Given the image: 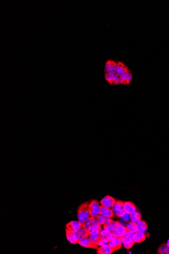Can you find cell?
I'll return each instance as SVG.
<instances>
[{"mask_svg":"<svg viewBox=\"0 0 169 254\" xmlns=\"http://www.w3.org/2000/svg\"><path fill=\"white\" fill-rule=\"evenodd\" d=\"M89 202H85L77 209L78 221L83 224L91 217L89 211Z\"/></svg>","mask_w":169,"mask_h":254,"instance_id":"1","label":"cell"},{"mask_svg":"<svg viewBox=\"0 0 169 254\" xmlns=\"http://www.w3.org/2000/svg\"><path fill=\"white\" fill-rule=\"evenodd\" d=\"M124 237H113L112 239L109 241L108 244L113 252L117 251L122 248L123 244Z\"/></svg>","mask_w":169,"mask_h":254,"instance_id":"2","label":"cell"},{"mask_svg":"<svg viewBox=\"0 0 169 254\" xmlns=\"http://www.w3.org/2000/svg\"><path fill=\"white\" fill-rule=\"evenodd\" d=\"M124 202L120 200H117L116 201L114 206L112 207V210L113 212L117 217H122L126 214L124 208Z\"/></svg>","mask_w":169,"mask_h":254,"instance_id":"3","label":"cell"},{"mask_svg":"<svg viewBox=\"0 0 169 254\" xmlns=\"http://www.w3.org/2000/svg\"><path fill=\"white\" fill-rule=\"evenodd\" d=\"M100 208L99 202L97 200L93 199L89 205L90 216L96 217L100 214Z\"/></svg>","mask_w":169,"mask_h":254,"instance_id":"4","label":"cell"},{"mask_svg":"<svg viewBox=\"0 0 169 254\" xmlns=\"http://www.w3.org/2000/svg\"><path fill=\"white\" fill-rule=\"evenodd\" d=\"M135 233L128 230L124 235V246L126 249H130L134 245L135 243L133 240V236Z\"/></svg>","mask_w":169,"mask_h":254,"instance_id":"5","label":"cell"},{"mask_svg":"<svg viewBox=\"0 0 169 254\" xmlns=\"http://www.w3.org/2000/svg\"><path fill=\"white\" fill-rule=\"evenodd\" d=\"M77 243H79L81 246H83L84 248H91V249H99L98 246L94 245L90 240L89 237L79 240Z\"/></svg>","mask_w":169,"mask_h":254,"instance_id":"6","label":"cell"},{"mask_svg":"<svg viewBox=\"0 0 169 254\" xmlns=\"http://www.w3.org/2000/svg\"><path fill=\"white\" fill-rule=\"evenodd\" d=\"M82 224L79 221H72L68 223L66 225V229L70 232H77L82 227Z\"/></svg>","mask_w":169,"mask_h":254,"instance_id":"7","label":"cell"},{"mask_svg":"<svg viewBox=\"0 0 169 254\" xmlns=\"http://www.w3.org/2000/svg\"><path fill=\"white\" fill-rule=\"evenodd\" d=\"M116 202V200L114 197L111 196L107 195L105 196L102 200L100 201V203L101 205H103L105 207H108L109 208H112L114 203Z\"/></svg>","mask_w":169,"mask_h":254,"instance_id":"8","label":"cell"},{"mask_svg":"<svg viewBox=\"0 0 169 254\" xmlns=\"http://www.w3.org/2000/svg\"><path fill=\"white\" fill-rule=\"evenodd\" d=\"M100 230H94L90 231V234L89 237L91 240L92 243L95 245L99 246L100 238L99 233Z\"/></svg>","mask_w":169,"mask_h":254,"instance_id":"9","label":"cell"},{"mask_svg":"<svg viewBox=\"0 0 169 254\" xmlns=\"http://www.w3.org/2000/svg\"><path fill=\"white\" fill-rule=\"evenodd\" d=\"M128 230L126 227L124 226L121 224H119L115 229L112 232V235L114 237H124L125 234L128 231Z\"/></svg>","mask_w":169,"mask_h":254,"instance_id":"10","label":"cell"},{"mask_svg":"<svg viewBox=\"0 0 169 254\" xmlns=\"http://www.w3.org/2000/svg\"><path fill=\"white\" fill-rule=\"evenodd\" d=\"M99 237L101 241L108 243L114 237L112 235V232H110L109 231L106 230L105 229L100 231Z\"/></svg>","mask_w":169,"mask_h":254,"instance_id":"11","label":"cell"},{"mask_svg":"<svg viewBox=\"0 0 169 254\" xmlns=\"http://www.w3.org/2000/svg\"><path fill=\"white\" fill-rule=\"evenodd\" d=\"M117 65V62L112 60H108L105 64V72L106 74H115Z\"/></svg>","mask_w":169,"mask_h":254,"instance_id":"12","label":"cell"},{"mask_svg":"<svg viewBox=\"0 0 169 254\" xmlns=\"http://www.w3.org/2000/svg\"><path fill=\"white\" fill-rule=\"evenodd\" d=\"M129 72V70L128 67L124 64L123 62H119L117 64V68L115 74L120 77V76L123 75L124 74Z\"/></svg>","mask_w":169,"mask_h":254,"instance_id":"13","label":"cell"},{"mask_svg":"<svg viewBox=\"0 0 169 254\" xmlns=\"http://www.w3.org/2000/svg\"><path fill=\"white\" fill-rule=\"evenodd\" d=\"M105 79L108 83L113 85H118L120 83V77L115 74H106Z\"/></svg>","mask_w":169,"mask_h":254,"instance_id":"14","label":"cell"},{"mask_svg":"<svg viewBox=\"0 0 169 254\" xmlns=\"http://www.w3.org/2000/svg\"><path fill=\"white\" fill-rule=\"evenodd\" d=\"M100 214L107 217H114L115 214H114L112 209L108 207L101 205L100 208Z\"/></svg>","mask_w":169,"mask_h":254,"instance_id":"15","label":"cell"},{"mask_svg":"<svg viewBox=\"0 0 169 254\" xmlns=\"http://www.w3.org/2000/svg\"><path fill=\"white\" fill-rule=\"evenodd\" d=\"M124 208L125 213L128 214H131L136 211V208L134 203L130 202H124Z\"/></svg>","mask_w":169,"mask_h":254,"instance_id":"16","label":"cell"},{"mask_svg":"<svg viewBox=\"0 0 169 254\" xmlns=\"http://www.w3.org/2000/svg\"><path fill=\"white\" fill-rule=\"evenodd\" d=\"M66 235H67V240L70 241V243L75 245L79 241V239L77 237V235L76 232H70L68 230L66 229Z\"/></svg>","mask_w":169,"mask_h":254,"instance_id":"17","label":"cell"},{"mask_svg":"<svg viewBox=\"0 0 169 254\" xmlns=\"http://www.w3.org/2000/svg\"><path fill=\"white\" fill-rule=\"evenodd\" d=\"M132 79V75L130 72L124 74L120 77V83L124 85H129Z\"/></svg>","mask_w":169,"mask_h":254,"instance_id":"18","label":"cell"},{"mask_svg":"<svg viewBox=\"0 0 169 254\" xmlns=\"http://www.w3.org/2000/svg\"><path fill=\"white\" fill-rule=\"evenodd\" d=\"M98 221L97 220L96 217H90L88 219H87L85 222L83 223L82 225V227L86 229L87 230H89L90 227L93 225V224L97 223Z\"/></svg>","mask_w":169,"mask_h":254,"instance_id":"19","label":"cell"},{"mask_svg":"<svg viewBox=\"0 0 169 254\" xmlns=\"http://www.w3.org/2000/svg\"><path fill=\"white\" fill-rule=\"evenodd\" d=\"M76 233L77 234L79 240L89 237L90 234V231L82 227H81Z\"/></svg>","mask_w":169,"mask_h":254,"instance_id":"20","label":"cell"},{"mask_svg":"<svg viewBox=\"0 0 169 254\" xmlns=\"http://www.w3.org/2000/svg\"><path fill=\"white\" fill-rule=\"evenodd\" d=\"M96 219L98 221V223L100 224L101 225H106L113 221V220L111 219V217H107L100 214H99L97 217Z\"/></svg>","mask_w":169,"mask_h":254,"instance_id":"21","label":"cell"},{"mask_svg":"<svg viewBox=\"0 0 169 254\" xmlns=\"http://www.w3.org/2000/svg\"><path fill=\"white\" fill-rule=\"evenodd\" d=\"M112 252H114L108 245L102 246L97 250V254H111Z\"/></svg>","mask_w":169,"mask_h":254,"instance_id":"22","label":"cell"},{"mask_svg":"<svg viewBox=\"0 0 169 254\" xmlns=\"http://www.w3.org/2000/svg\"><path fill=\"white\" fill-rule=\"evenodd\" d=\"M133 239L135 243H141L146 240V237L144 233L136 232L134 234Z\"/></svg>","mask_w":169,"mask_h":254,"instance_id":"23","label":"cell"},{"mask_svg":"<svg viewBox=\"0 0 169 254\" xmlns=\"http://www.w3.org/2000/svg\"><path fill=\"white\" fill-rule=\"evenodd\" d=\"M120 224L119 221H112L111 222L109 223L108 224L103 225V228L106 230L109 231L110 232H112L113 231L115 230L117 226Z\"/></svg>","mask_w":169,"mask_h":254,"instance_id":"24","label":"cell"},{"mask_svg":"<svg viewBox=\"0 0 169 254\" xmlns=\"http://www.w3.org/2000/svg\"><path fill=\"white\" fill-rule=\"evenodd\" d=\"M137 224V232H141L144 233L147 230V225L146 223L143 220H141L138 222Z\"/></svg>","mask_w":169,"mask_h":254,"instance_id":"25","label":"cell"},{"mask_svg":"<svg viewBox=\"0 0 169 254\" xmlns=\"http://www.w3.org/2000/svg\"><path fill=\"white\" fill-rule=\"evenodd\" d=\"M158 254H169V246L167 243H164L161 244L157 250Z\"/></svg>","mask_w":169,"mask_h":254,"instance_id":"26","label":"cell"},{"mask_svg":"<svg viewBox=\"0 0 169 254\" xmlns=\"http://www.w3.org/2000/svg\"><path fill=\"white\" fill-rule=\"evenodd\" d=\"M126 227L128 230L134 233L137 232V224L133 221H130L128 223V224H127Z\"/></svg>","mask_w":169,"mask_h":254,"instance_id":"27","label":"cell"},{"mask_svg":"<svg viewBox=\"0 0 169 254\" xmlns=\"http://www.w3.org/2000/svg\"><path fill=\"white\" fill-rule=\"evenodd\" d=\"M130 219L131 220V221L136 223H137L138 222L140 221L142 217L141 214H140V213L136 211L130 214Z\"/></svg>","mask_w":169,"mask_h":254,"instance_id":"28","label":"cell"},{"mask_svg":"<svg viewBox=\"0 0 169 254\" xmlns=\"http://www.w3.org/2000/svg\"><path fill=\"white\" fill-rule=\"evenodd\" d=\"M94 230H101V225L99 224L98 223H96V224H93V225L91 226L90 227V229H89V230L90 231H90Z\"/></svg>","mask_w":169,"mask_h":254,"instance_id":"29","label":"cell"},{"mask_svg":"<svg viewBox=\"0 0 169 254\" xmlns=\"http://www.w3.org/2000/svg\"><path fill=\"white\" fill-rule=\"evenodd\" d=\"M122 218H123V219L124 220H125V221H129L130 219V216L129 214H125V215L123 216V217H122Z\"/></svg>","mask_w":169,"mask_h":254,"instance_id":"30","label":"cell"},{"mask_svg":"<svg viewBox=\"0 0 169 254\" xmlns=\"http://www.w3.org/2000/svg\"><path fill=\"white\" fill-rule=\"evenodd\" d=\"M168 241H168V243H167V246H169V240H168Z\"/></svg>","mask_w":169,"mask_h":254,"instance_id":"31","label":"cell"}]
</instances>
